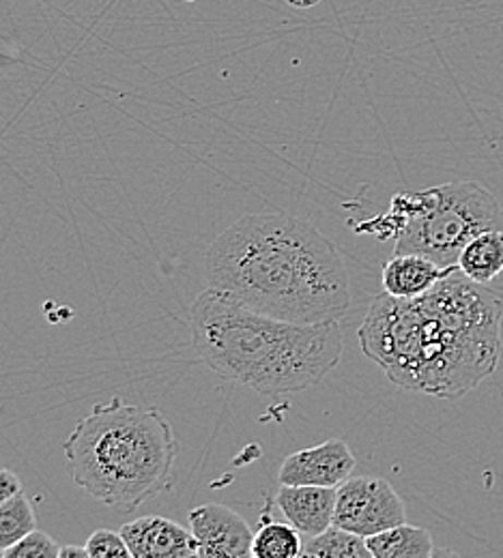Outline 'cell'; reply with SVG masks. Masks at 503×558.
I'll use <instances>...</instances> for the list:
<instances>
[{
	"label": "cell",
	"instance_id": "1",
	"mask_svg": "<svg viewBox=\"0 0 503 558\" xmlns=\"http://www.w3.org/2000/svg\"><path fill=\"white\" fill-rule=\"evenodd\" d=\"M502 325V299L456 269L414 299L379 294L358 338L394 385L454 400L495 374Z\"/></svg>",
	"mask_w": 503,
	"mask_h": 558
},
{
	"label": "cell",
	"instance_id": "2",
	"mask_svg": "<svg viewBox=\"0 0 503 558\" xmlns=\"http://www.w3.org/2000/svg\"><path fill=\"white\" fill-rule=\"evenodd\" d=\"M207 288L290 323H336L351 305V283L338 247L308 219L248 213L212 243Z\"/></svg>",
	"mask_w": 503,
	"mask_h": 558
},
{
	"label": "cell",
	"instance_id": "3",
	"mask_svg": "<svg viewBox=\"0 0 503 558\" xmlns=\"http://www.w3.org/2000/svg\"><path fill=\"white\" fill-rule=\"evenodd\" d=\"M192 347L226 383L278 398L319 385L343 356L336 323H290L205 288L190 310Z\"/></svg>",
	"mask_w": 503,
	"mask_h": 558
},
{
	"label": "cell",
	"instance_id": "4",
	"mask_svg": "<svg viewBox=\"0 0 503 558\" xmlns=\"http://www.w3.org/2000/svg\"><path fill=\"white\" fill-rule=\"evenodd\" d=\"M70 477L106 507L132 513L175 488L179 442L159 409L112 398L80 418L63 442Z\"/></svg>",
	"mask_w": 503,
	"mask_h": 558
},
{
	"label": "cell",
	"instance_id": "5",
	"mask_svg": "<svg viewBox=\"0 0 503 558\" xmlns=\"http://www.w3.org/2000/svg\"><path fill=\"white\" fill-rule=\"evenodd\" d=\"M495 228H503L502 203L480 183L452 181L396 194L390 210L360 230L394 239V254H420L450 269L474 236Z\"/></svg>",
	"mask_w": 503,
	"mask_h": 558
},
{
	"label": "cell",
	"instance_id": "6",
	"mask_svg": "<svg viewBox=\"0 0 503 558\" xmlns=\"http://www.w3.org/2000/svg\"><path fill=\"white\" fill-rule=\"evenodd\" d=\"M405 522V502L387 480L349 477L336 488L334 524L345 531L366 539Z\"/></svg>",
	"mask_w": 503,
	"mask_h": 558
},
{
	"label": "cell",
	"instance_id": "7",
	"mask_svg": "<svg viewBox=\"0 0 503 558\" xmlns=\"http://www.w3.org/2000/svg\"><path fill=\"white\" fill-rule=\"evenodd\" d=\"M188 520L199 544V558H252L254 533L230 507L217 502L199 505Z\"/></svg>",
	"mask_w": 503,
	"mask_h": 558
},
{
	"label": "cell",
	"instance_id": "8",
	"mask_svg": "<svg viewBox=\"0 0 503 558\" xmlns=\"http://www.w3.org/2000/svg\"><path fill=\"white\" fill-rule=\"evenodd\" d=\"M356 471V456L343 438H330L316 447L290 453L280 466L283 486L338 488Z\"/></svg>",
	"mask_w": 503,
	"mask_h": 558
},
{
	"label": "cell",
	"instance_id": "9",
	"mask_svg": "<svg viewBox=\"0 0 503 558\" xmlns=\"http://www.w3.org/2000/svg\"><path fill=\"white\" fill-rule=\"evenodd\" d=\"M121 535L134 558H199L192 531L161 515H144L123 524Z\"/></svg>",
	"mask_w": 503,
	"mask_h": 558
},
{
	"label": "cell",
	"instance_id": "10",
	"mask_svg": "<svg viewBox=\"0 0 503 558\" xmlns=\"http://www.w3.org/2000/svg\"><path fill=\"white\" fill-rule=\"evenodd\" d=\"M276 505L288 524L303 537H316L334 524L336 488L321 486H283L276 494Z\"/></svg>",
	"mask_w": 503,
	"mask_h": 558
},
{
	"label": "cell",
	"instance_id": "11",
	"mask_svg": "<svg viewBox=\"0 0 503 558\" xmlns=\"http://www.w3.org/2000/svg\"><path fill=\"white\" fill-rule=\"evenodd\" d=\"M458 267H439L420 254H394L381 271L383 290L394 296L414 299L429 292L436 281L447 278Z\"/></svg>",
	"mask_w": 503,
	"mask_h": 558
},
{
	"label": "cell",
	"instance_id": "12",
	"mask_svg": "<svg viewBox=\"0 0 503 558\" xmlns=\"http://www.w3.org/2000/svg\"><path fill=\"white\" fill-rule=\"evenodd\" d=\"M458 269L478 283H491L503 274V228L474 236L458 258Z\"/></svg>",
	"mask_w": 503,
	"mask_h": 558
},
{
	"label": "cell",
	"instance_id": "13",
	"mask_svg": "<svg viewBox=\"0 0 503 558\" xmlns=\"http://www.w3.org/2000/svg\"><path fill=\"white\" fill-rule=\"evenodd\" d=\"M366 546L372 558H429L434 555L431 533L407 522L366 537Z\"/></svg>",
	"mask_w": 503,
	"mask_h": 558
},
{
	"label": "cell",
	"instance_id": "14",
	"mask_svg": "<svg viewBox=\"0 0 503 558\" xmlns=\"http://www.w3.org/2000/svg\"><path fill=\"white\" fill-rule=\"evenodd\" d=\"M303 558H372L366 539L332 524L316 537H308L301 548Z\"/></svg>",
	"mask_w": 503,
	"mask_h": 558
},
{
	"label": "cell",
	"instance_id": "15",
	"mask_svg": "<svg viewBox=\"0 0 503 558\" xmlns=\"http://www.w3.org/2000/svg\"><path fill=\"white\" fill-rule=\"evenodd\" d=\"M35 529H37V515H35L31 500L24 496V492L4 500L0 505V553H2V557H4L7 548L15 546L20 539H24Z\"/></svg>",
	"mask_w": 503,
	"mask_h": 558
},
{
	"label": "cell",
	"instance_id": "16",
	"mask_svg": "<svg viewBox=\"0 0 503 558\" xmlns=\"http://www.w3.org/2000/svg\"><path fill=\"white\" fill-rule=\"evenodd\" d=\"M301 548H303V542L297 529L276 520H265V524L254 535L252 557L297 558L301 557Z\"/></svg>",
	"mask_w": 503,
	"mask_h": 558
},
{
	"label": "cell",
	"instance_id": "17",
	"mask_svg": "<svg viewBox=\"0 0 503 558\" xmlns=\"http://www.w3.org/2000/svg\"><path fill=\"white\" fill-rule=\"evenodd\" d=\"M61 546L48 533L33 531L15 546L4 550V558H59Z\"/></svg>",
	"mask_w": 503,
	"mask_h": 558
},
{
	"label": "cell",
	"instance_id": "18",
	"mask_svg": "<svg viewBox=\"0 0 503 558\" xmlns=\"http://www.w3.org/2000/svg\"><path fill=\"white\" fill-rule=\"evenodd\" d=\"M86 553L88 558H128L130 548L123 539L121 533L110 531V529H99L86 539Z\"/></svg>",
	"mask_w": 503,
	"mask_h": 558
},
{
	"label": "cell",
	"instance_id": "19",
	"mask_svg": "<svg viewBox=\"0 0 503 558\" xmlns=\"http://www.w3.org/2000/svg\"><path fill=\"white\" fill-rule=\"evenodd\" d=\"M20 492H22V482L17 480V475L0 466V505H2L4 500L13 498V496L20 494Z\"/></svg>",
	"mask_w": 503,
	"mask_h": 558
},
{
	"label": "cell",
	"instance_id": "20",
	"mask_svg": "<svg viewBox=\"0 0 503 558\" xmlns=\"http://www.w3.org/2000/svg\"><path fill=\"white\" fill-rule=\"evenodd\" d=\"M59 558H88L86 546H61Z\"/></svg>",
	"mask_w": 503,
	"mask_h": 558
},
{
	"label": "cell",
	"instance_id": "21",
	"mask_svg": "<svg viewBox=\"0 0 503 558\" xmlns=\"http://www.w3.org/2000/svg\"><path fill=\"white\" fill-rule=\"evenodd\" d=\"M0 558H4V557H2V553H0Z\"/></svg>",
	"mask_w": 503,
	"mask_h": 558
}]
</instances>
